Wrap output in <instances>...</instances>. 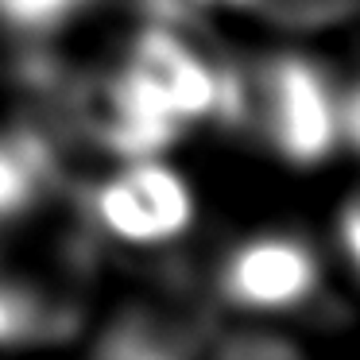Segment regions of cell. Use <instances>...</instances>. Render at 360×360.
I'll return each instance as SVG.
<instances>
[{
    "mask_svg": "<svg viewBox=\"0 0 360 360\" xmlns=\"http://www.w3.org/2000/svg\"><path fill=\"white\" fill-rule=\"evenodd\" d=\"M128 70L143 78L179 124L210 117L217 105V74L167 24H151L128 55Z\"/></svg>",
    "mask_w": 360,
    "mask_h": 360,
    "instance_id": "obj_4",
    "label": "cell"
},
{
    "mask_svg": "<svg viewBox=\"0 0 360 360\" xmlns=\"http://www.w3.org/2000/svg\"><path fill=\"white\" fill-rule=\"evenodd\" d=\"M341 236H345V248H349L352 264H356V271H360V202H352L349 210H345Z\"/></svg>",
    "mask_w": 360,
    "mask_h": 360,
    "instance_id": "obj_10",
    "label": "cell"
},
{
    "mask_svg": "<svg viewBox=\"0 0 360 360\" xmlns=\"http://www.w3.org/2000/svg\"><path fill=\"white\" fill-rule=\"evenodd\" d=\"M63 186V148L35 120L0 136V225L20 221Z\"/></svg>",
    "mask_w": 360,
    "mask_h": 360,
    "instance_id": "obj_6",
    "label": "cell"
},
{
    "mask_svg": "<svg viewBox=\"0 0 360 360\" xmlns=\"http://www.w3.org/2000/svg\"><path fill=\"white\" fill-rule=\"evenodd\" d=\"M94 0H0V27L16 39L43 43L63 32Z\"/></svg>",
    "mask_w": 360,
    "mask_h": 360,
    "instance_id": "obj_7",
    "label": "cell"
},
{
    "mask_svg": "<svg viewBox=\"0 0 360 360\" xmlns=\"http://www.w3.org/2000/svg\"><path fill=\"white\" fill-rule=\"evenodd\" d=\"M229 128L259 136L298 167L321 163L341 140L337 94L321 66L295 55H267L217 74V105Z\"/></svg>",
    "mask_w": 360,
    "mask_h": 360,
    "instance_id": "obj_1",
    "label": "cell"
},
{
    "mask_svg": "<svg viewBox=\"0 0 360 360\" xmlns=\"http://www.w3.org/2000/svg\"><path fill=\"white\" fill-rule=\"evenodd\" d=\"M217 360H302L295 352V345H287L283 337L267 333H240L217 352Z\"/></svg>",
    "mask_w": 360,
    "mask_h": 360,
    "instance_id": "obj_8",
    "label": "cell"
},
{
    "mask_svg": "<svg viewBox=\"0 0 360 360\" xmlns=\"http://www.w3.org/2000/svg\"><path fill=\"white\" fill-rule=\"evenodd\" d=\"M337 120H341V136H349V143L360 151V82H352L345 97H337Z\"/></svg>",
    "mask_w": 360,
    "mask_h": 360,
    "instance_id": "obj_9",
    "label": "cell"
},
{
    "mask_svg": "<svg viewBox=\"0 0 360 360\" xmlns=\"http://www.w3.org/2000/svg\"><path fill=\"white\" fill-rule=\"evenodd\" d=\"M101 229L132 244L171 240L194 217L190 190L174 171L151 159H132L117 179L101 182L89 198Z\"/></svg>",
    "mask_w": 360,
    "mask_h": 360,
    "instance_id": "obj_2",
    "label": "cell"
},
{
    "mask_svg": "<svg viewBox=\"0 0 360 360\" xmlns=\"http://www.w3.org/2000/svg\"><path fill=\"white\" fill-rule=\"evenodd\" d=\"M318 290V256L298 236H256L221 267V295L240 310H290Z\"/></svg>",
    "mask_w": 360,
    "mask_h": 360,
    "instance_id": "obj_3",
    "label": "cell"
},
{
    "mask_svg": "<svg viewBox=\"0 0 360 360\" xmlns=\"http://www.w3.org/2000/svg\"><path fill=\"white\" fill-rule=\"evenodd\" d=\"M78 302L0 256V345H47L78 329Z\"/></svg>",
    "mask_w": 360,
    "mask_h": 360,
    "instance_id": "obj_5",
    "label": "cell"
}]
</instances>
